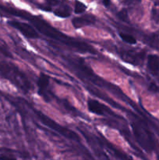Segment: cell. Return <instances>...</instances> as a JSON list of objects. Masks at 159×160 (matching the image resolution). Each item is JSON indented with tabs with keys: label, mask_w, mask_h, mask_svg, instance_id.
<instances>
[{
	"label": "cell",
	"mask_w": 159,
	"mask_h": 160,
	"mask_svg": "<svg viewBox=\"0 0 159 160\" xmlns=\"http://www.w3.org/2000/svg\"><path fill=\"white\" fill-rule=\"evenodd\" d=\"M8 23L10 26H12V28L18 30L26 38H38V34H37V31L30 24L18 21H9Z\"/></svg>",
	"instance_id": "1"
},
{
	"label": "cell",
	"mask_w": 159,
	"mask_h": 160,
	"mask_svg": "<svg viewBox=\"0 0 159 160\" xmlns=\"http://www.w3.org/2000/svg\"><path fill=\"white\" fill-rule=\"evenodd\" d=\"M49 77L45 73H41L37 81V85L38 87L37 93L47 102L49 101V97L47 93L48 85H49Z\"/></svg>",
	"instance_id": "2"
},
{
	"label": "cell",
	"mask_w": 159,
	"mask_h": 160,
	"mask_svg": "<svg viewBox=\"0 0 159 160\" xmlns=\"http://www.w3.org/2000/svg\"><path fill=\"white\" fill-rule=\"evenodd\" d=\"M45 119L41 118V121H43L44 123H45V125L50 127V128H52V129H55L56 131H58V132L62 134L63 136H65V138L73 139V140H78V136L76 135L74 132H72L70 130L65 129V128H62V127L58 126L57 123H54L52 120H51L49 118H48V117H45Z\"/></svg>",
	"instance_id": "3"
},
{
	"label": "cell",
	"mask_w": 159,
	"mask_h": 160,
	"mask_svg": "<svg viewBox=\"0 0 159 160\" xmlns=\"http://www.w3.org/2000/svg\"><path fill=\"white\" fill-rule=\"evenodd\" d=\"M95 21H96V18H95L94 16L91 15V14H87V15L75 17L72 20V23L76 29H79L83 27L93 24Z\"/></svg>",
	"instance_id": "4"
},
{
	"label": "cell",
	"mask_w": 159,
	"mask_h": 160,
	"mask_svg": "<svg viewBox=\"0 0 159 160\" xmlns=\"http://www.w3.org/2000/svg\"><path fill=\"white\" fill-rule=\"evenodd\" d=\"M87 108L89 111L94 114L98 116H104L105 114L107 108L98 101L94 99H90L87 102Z\"/></svg>",
	"instance_id": "5"
},
{
	"label": "cell",
	"mask_w": 159,
	"mask_h": 160,
	"mask_svg": "<svg viewBox=\"0 0 159 160\" xmlns=\"http://www.w3.org/2000/svg\"><path fill=\"white\" fill-rule=\"evenodd\" d=\"M147 68L150 71L156 73L159 72V56L149 55L147 57Z\"/></svg>",
	"instance_id": "6"
},
{
	"label": "cell",
	"mask_w": 159,
	"mask_h": 160,
	"mask_svg": "<svg viewBox=\"0 0 159 160\" xmlns=\"http://www.w3.org/2000/svg\"><path fill=\"white\" fill-rule=\"evenodd\" d=\"M54 13L57 17H62V18H66V17H70V14H71V9L69 6H62L58 8V9H56L54 11Z\"/></svg>",
	"instance_id": "7"
},
{
	"label": "cell",
	"mask_w": 159,
	"mask_h": 160,
	"mask_svg": "<svg viewBox=\"0 0 159 160\" xmlns=\"http://www.w3.org/2000/svg\"><path fill=\"white\" fill-rule=\"evenodd\" d=\"M119 37L124 42L130 45H135L137 43V39L132 34H126V33H119Z\"/></svg>",
	"instance_id": "8"
},
{
	"label": "cell",
	"mask_w": 159,
	"mask_h": 160,
	"mask_svg": "<svg viewBox=\"0 0 159 160\" xmlns=\"http://www.w3.org/2000/svg\"><path fill=\"white\" fill-rule=\"evenodd\" d=\"M87 9V6L85 4L82 2H80L78 0L75 1L74 4V12L76 14H81L84 13V12Z\"/></svg>",
	"instance_id": "9"
},
{
	"label": "cell",
	"mask_w": 159,
	"mask_h": 160,
	"mask_svg": "<svg viewBox=\"0 0 159 160\" xmlns=\"http://www.w3.org/2000/svg\"><path fill=\"white\" fill-rule=\"evenodd\" d=\"M118 17L120 20H122L123 21L128 22L129 21V19H128V12L126 9H123L118 12Z\"/></svg>",
	"instance_id": "10"
},
{
	"label": "cell",
	"mask_w": 159,
	"mask_h": 160,
	"mask_svg": "<svg viewBox=\"0 0 159 160\" xmlns=\"http://www.w3.org/2000/svg\"><path fill=\"white\" fill-rule=\"evenodd\" d=\"M152 18L155 20L156 22H159V11L156 9H153L152 11Z\"/></svg>",
	"instance_id": "11"
},
{
	"label": "cell",
	"mask_w": 159,
	"mask_h": 160,
	"mask_svg": "<svg viewBox=\"0 0 159 160\" xmlns=\"http://www.w3.org/2000/svg\"><path fill=\"white\" fill-rule=\"evenodd\" d=\"M140 0H124L123 2L124 4L126 5H131V4H134V3H137L140 2Z\"/></svg>",
	"instance_id": "12"
},
{
	"label": "cell",
	"mask_w": 159,
	"mask_h": 160,
	"mask_svg": "<svg viewBox=\"0 0 159 160\" xmlns=\"http://www.w3.org/2000/svg\"><path fill=\"white\" fill-rule=\"evenodd\" d=\"M0 160H16V159L6 156H0Z\"/></svg>",
	"instance_id": "13"
},
{
	"label": "cell",
	"mask_w": 159,
	"mask_h": 160,
	"mask_svg": "<svg viewBox=\"0 0 159 160\" xmlns=\"http://www.w3.org/2000/svg\"><path fill=\"white\" fill-rule=\"evenodd\" d=\"M103 3H104V5L106 6V7H108V6H110L111 1L110 0H103Z\"/></svg>",
	"instance_id": "14"
},
{
	"label": "cell",
	"mask_w": 159,
	"mask_h": 160,
	"mask_svg": "<svg viewBox=\"0 0 159 160\" xmlns=\"http://www.w3.org/2000/svg\"><path fill=\"white\" fill-rule=\"evenodd\" d=\"M0 52H2V53H4V54H6V55H9V53H7V52H5V51H3V50L1 48H0Z\"/></svg>",
	"instance_id": "15"
},
{
	"label": "cell",
	"mask_w": 159,
	"mask_h": 160,
	"mask_svg": "<svg viewBox=\"0 0 159 160\" xmlns=\"http://www.w3.org/2000/svg\"><path fill=\"white\" fill-rule=\"evenodd\" d=\"M157 160H159V156H158V158H157Z\"/></svg>",
	"instance_id": "16"
}]
</instances>
